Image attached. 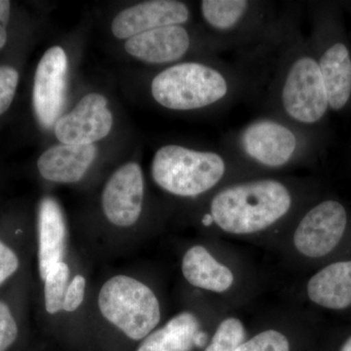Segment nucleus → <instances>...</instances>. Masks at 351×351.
I'll use <instances>...</instances> for the list:
<instances>
[{
  "instance_id": "6e6552de",
  "label": "nucleus",
  "mask_w": 351,
  "mask_h": 351,
  "mask_svg": "<svg viewBox=\"0 0 351 351\" xmlns=\"http://www.w3.org/2000/svg\"><path fill=\"white\" fill-rule=\"evenodd\" d=\"M348 219L345 206L338 201L318 203L304 215L295 228V249L306 257H324L341 242Z\"/></svg>"
},
{
  "instance_id": "39448f33",
  "label": "nucleus",
  "mask_w": 351,
  "mask_h": 351,
  "mask_svg": "<svg viewBox=\"0 0 351 351\" xmlns=\"http://www.w3.org/2000/svg\"><path fill=\"white\" fill-rule=\"evenodd\" d=\"M239 165L241 164L223 147L196 149L166 145L154 154L152 176L166 193L178 197L195 198L217 188L230 171Z\"/></svg>"
},
{
  "instance_id": "6ab92c4d",
  "label": "nucleus",
  "mask_w": 351,
  "mask_h": 351,
  "mask_svg": "<svg viewBox=\"0 0 351 351\" xmlns=\"http://www.w3.org/2000/svg\"><path fill=\"white\" fill-rule=\"evenodd\" d=\"M182 271L191 285L211 292L223 293L232 287V270L219 263L205 247L195 245L184 254Z\"/></svg>"
},
{
  "instance_id": "bb28decb",
  "label": "nucleus",
  "mask_w": 351,
  "mask_h": 351,
  "mask_svg": "<svg viewBox=\"0 0 351 351\" xmlns=\"http://www.w3.org/2000/svg\"><path fill=\"white\" fill-rule=\"evenodd\" d=\"M11 3L8 0H0V50L7 40V25L10 18Z\"/></svg>"
},
{
  "instance_id": "dca6fc26",
  "label": "nucleus",
  "mask_w": 351,
  "mask_h": 351,
  "mask_svg": "<svg viewBox=\"0 0 351 351\" xmlns=\"http://www.w3.org/2000/svg\"><path fill=\"white\" fill-rule=\"evenodd\" d=\"M97 156L94 145H59L41 154L39 173L47 181L75 184L86 174Z\"/></svg>"
},
{
  "instance_id": "aec40b11",
  "label": "nucleus",
  "mask_w": 351,
  "mask_h": 351,
  "mask_svg": "<svg viewBox=\"0 0 351 351\" xmlns=\"http://www.w3.org/2000/svg\"><path fill=\"white\" fill-rule=\"evenodd\" d=\"M44 306L50 315L63 311V302L66 289L71 281V269L66 262L60 263L48 272L43 279Z\"/></svg>"
},
{
  "instance_id": "f3484780",
  "label": "nucleus",
  "mask_w": 351,
  "mask_h": 351,
  "mask_svg": "<svg viewBox=\"0 0 351 351\" xmlns=\"http://www.w3.org/2000/svg\"><path fill=\"white\" fill-rule=\"evenodd\" d=\"M307 295L314 304L325 308H348L351 306V261L327 265L311 277Z\"/></svg>"
},
{
  "instance_id": "9b49d317",
  "label": "nucleus",
  "mask_w": 351,
  "mask_h": 351,
  "mask_svg": "<svg viewBox=\"0 0 351 351\" xmlns=\"http://www.w3.org/2000/svg\"><path fill=\"white\" fill-rule=\"evenodd\" d=\"M112 122L107 99L100 94H88L71 112L58 119L55 135L64 145H93L107 137Z\"/></svg>"
},
{
  "instance_id": "1a4fd4ad",
  "label": "nucleus",
  "mask_w": 351,
  "mask_h": 351,
  "mask_svg": "<svg viewBox=\"0 0 351 351\" xmlns=\"http://www.w3.org/2000/svg\"><path fill=\"white\" fill-rule=\"evenodd\" d=\"M145 196L143 171L136 162H129L115 171L101 193V207L106 218L117 228H130L140 219Z\"/></svg>"
},
{
  "instance_id": "f257e3e1",
  "label": "nucleus",
  "mask_w": 351,
  "mask_h": 351,
  "mask_svg": "<svg viewBox=\"0 0 351 351\" xmlns=\"http://www.w3.org/2000/svg\"><path fill=\"white\" fill-rule=\"evenodd\" d=\"M263 113L276 115L313 133L329 101L313 45L302 36L300 16L263 62L253 96Z\"/></svg>"
},
{
  "instance_id": "4be33fe9",
  "label": "nucleus",
  "mask_w": 351,
  "mask_h": 351,
  "mask_svg": "<svg viewBox=\"0 0 351 351\" xmlns=\"http://www.w3.org/2000/svg\"><path fill=\"white\" fill-rule=\"evenodd\" d=\"M235 351H290V345L282 332L269 330L244 341Z\"/></svg>"
},
{
  "instance_id": "cd10ccee",
  "label": "nucleus",
  "mask_w": 351,
  "mask_h": 351,
  "mask_svg": "<svg viewBox=\"0 0 351 351\" xmlns=\"http://www.w3.org/2000/svg\"><path fill=\"white\" fill-rule=\"evenodd\" d=\"M341 351H351V337L346 341Z\"/></svg>"
},
{
  "instance_id": "20e7f679",
  "label": "nucleus",
  "mask_w": 351,
  "mask_h": 351,
  "mask_svg": "<svg viewBox=\"0 0 351 351\" xmlns=\"http://www.w3.org/2000/svg\"><path fill=\"white\" fill-rule=\"evenodd\" d=\"M221 147L242 166L277 171L306 160L313 133L276 115L263 113L223 138Z\"/></svg>"
},
{
  "instance_id": "5701e85b",
  "label": "nucleus",
  "mask_w": 351,
  "mask_h": 351,
  "mask_svg": "<svg viewBox=\"0 0 351 351\" xmlns=\"http://www.w3.org/2000/svg\"><path fill=\"white\" fill-rule=\"evenodd\" d=\"M19 82V73L12 66H0V115L10 108Z\"/></svg>"
},
{
  "instance_id": "4468645a",
  "label": "nucleus",
  "mask_w": 351,
  "mask_h": 351,
  "mask_svg": "<svg viewBox=\"0 0 351 351\" xmlns=\"http://www.w3.org/2000/svg\"><path fill=\"white\" fill-rule=\"evenodd\" d=\"M321 43L313 48L324 82L329 108L335 112L345 108L351 99V53L341 40Z\"/></svg>"
},
{
  "instance_id": "412c9836",
  "label": "nucleus",
  "mask_w": 351,
  "mask_h": 351,
  "mask_svg": "<svg viewBox=\"0 0 351 351\" xmlns=\"http://www.w3.org/2000/svg\"><path fill=\"white\" fill-rule=\"evenodd\" d=\"M246 332L241 321L228 318L217 328L211 343L205 351H235L244 343Z\"/></svg>"
},
{
  "instance_id": "f8f14e48",
  "label": "nucleus",
  "mask_w": 351,
  "mask_h": 351,
  "mask_svg": "<svg viewBox=\"0 0 351 351\" xmlns=\"http://www.w3.org/2000/svg\"><path fill=\"white\" fill-rule=\"evenodd\" d=\"M191 20L188 4L177 0H151L121 11L112 25L113 36L129 39L143 32L168 27L186 25Z\"/></svg>"
},
{
  "instance_id": "9d476101",
  "label": "nucleus",
  "mask_w": 351,
  "mask_h": 351,
  "mask_svg": "<svg viewBox=\"0 0 351 351\" xmlns=\"http://www.w3.org/2000/svg\"><path fill=\"white\" fill-rule=\"evenodd\" d=\"M68 58L63 48L54 46L44 53L34 76V112L46 128L56 124L64 108Z\"/></svg>"
},
{
  "instance_id": "7ed1b4c3",
  "label": "nucleus",
  "mask_w": 351,
  "mask_h": 351,
  "mask_svg": "<svg viewBox=\"0 0 351 351\" xmlns=\"http://www.w3.org/2000/svg\"><path fill=\"white\" fill-rule=\"evenodd\" d=\"M294 204V193L288 184L276 178H256L219 189L202 221L230 234H252L278 223Z\"/></svg>"
},
{
  "instance_id": "a211bd4d",
  "label": "nucleus",
  "mask_w": 351,
  "mask_h": 351,
  "mask_svg": "<svg viewBox=\"0 0 351 351\" xmlns=\"http://www.w3.org/2000/svg\"><path fill=\"white\" fill-rule=\"evenodd\" d=\"M199 328L195 314L184 311L143 339L137 351H191L206 341Z\"/></svg>"
},
{
  "instance_id": "ddd939ff",
  "label": "nucleus",
  "mask_w": 351,
  "mask_h": 351,
  "mask_svg": "<svg viewBox=\"0 0 351 351\" xmlns=\"http://www.w3.org/2000/svg\"><path fill=\"white\" fill-rule=\"evenodd\" d=\"M193 38L184 25L157 27L127 39L126 52L152 64L179 63L191 52Z\"/></svg>"
},
{
  "instance_id": "2eb2a0df",
  "label": "nucleus",
  "mask_w": 351,
  "mask_h": 351,
  "mask_svg": "<svg viewBox=\"0 0 351 351\" xmlns=\"http://www.w3.org/2000/svg\"><path fill=\"white\" fill-rule=\"evenodd\" d=\"M38 272L41 280L60 263L64 262L68 242V228L59 203L44 197L39 203L38 217Z\"/></svg>"
},
{
  "instance_id": "393cba45",
  "label": "nucleus",
  "mask_w": 351,
  "mask_h": 351,
  "mask_svg": "<svg viewBox=\"0 0 351 351\" xmlns=\"http://www.w3.org/2000/svg\"><path fill=\"white\" fill-rule=\"evenodd\" d=\"M87 281L82 274H76L69 281L63 302V311L66 313H75L77 311L85 299Z\"/></svg>"
},
{
  "instance_id": "423d86ee",
  "label": "nucleus",
  "mask_w": 351,
  "mask_h": 351,
  "mask_svg": "<svg viewBox=\"0 0 351 351\" xmlns=\"http://www.w3.org/2000/svg\"><path fill=\"white\" fill-rule=\"evenodd\" d=\"M282 5L260 0H202L199 11L208 38L221 52H234L261 38Z\"/></svg>"
},
{
  "instance_id": "a878e982",
  "label": "nucleus",
  "mask_w": 351,
  "mask_h": 351,
  "mask_svg": "<svg viewBox=\"0 0 351 351\" xmlns=\"http://www.w3.org/2000/svg\"><path fill=\"white\" fill-rule=\"evenodd\" d=\"M20 260L16 252L0 239V286L18 271Z\"/></svg>"
},
{
  "instance_id": "f03ea898",
  "label": "nucleus",
  "mask_w": 351,
  "mask_h": 351,
  "mask_svg": "<svg viewBox=\"0 0 351 351\" xmlns=\"http://www.w3.org/2000/svg\"><path fill=\"white\" fill-rule=\"evenodd\" d=\"M151 92L158 105L175 112H219L244 98L239 73L219 57L171 64L154 76Z\"/></svg>"
},
{
  "instance_id": "0eeeda50",
  "label": "nucleus",
  "mask_w": 351,
  "mask_h": 351,
  "mask_svg": "<svg viewBox=\"0 0 351 351\" xmlns=\"http://www.w3.org/2000/svg\"><path fill=\"white\" fill-rule=\"evenodd\" d=\"M98 306L104 319L133 341L147 338L161 319L160 304L154 291L125 274L110 277L103 284Z\"/></svg>"
},
{
  "instance_id": "b1692460",
  "label": "nucleus",
  "mask_w": 351,
  "mask_h": 351,
  "mask_svg": "<svg viewBox=\"0 0 351 351\" xmlns=\"http://www.w3.org/2000/svg\"><path fill=\"white\" fill-rule=\"evenodd\" d=\"M19 334L17 321L10 306L0 300V351H6L15 343Z\"/></svg>"
}]
</instances>
